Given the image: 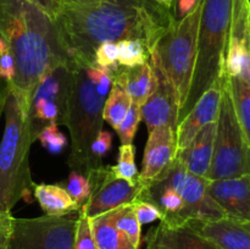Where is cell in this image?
Returning a JSON list of instances; mask_svg holds the SVG:
<instances>
[{"label":"cell","instance_id":"35","mask_svg":"<svg viewBox=\"0 0 250 249\" xmlns=\"http://www.w3.org/2000/svg\"><path fill=\"white\" fill-rule=\"evenodd\" d=\"M14 216L11 211H0V249H9Z\"/></svg>","mask_w":250,"mask_h":249},{"label":"cell","instance_id":"34","mask_svg":"<svg viewBox=\"0 0 250 249\" xmlns=\"http://www.w3.org/2000/svg\"><path fill=\"white\" fill-rule=\"evenodd\" d=\"M112 146V133L109 131H104L102 129L98 137L95 138V141L93 142L92 148H90V153H92L93 160L97 164L98 166L103 165L102 160L104 156H106L109 154V151L111 150Z\"/></svg>","mask_w":250,"mask_h":249},{"label":"cell","instance_id":"6","mask_svg":"<svg viewBox=\"0 0 250 249\" xmlns=\"http://www.w3.org/2000/svg\"><path fill=\"white\" fill-rule=\"evenodd\" d=\"M202 7L203 0L187 16L178 21L175 20L154 49L156 58L177 92L180 109L187 99L194 71Z\"/></svg>","mask_w":250,"mask_h":249},{"label":"cell","instance_id":"21","mask_svg":"<svg viewBox=\"0 0 250 249\" xmlns=\"http://www.w3.org/2000/svg\"><path fill=\"white\" fill-rule=\"evenodd\" d=\"M155 229L160 241L170 249H219L215 244L187 226L170 228L159 224Z\"/></svg>","mask_w":250,"mask_h":249},{"label":"cell","instance_id":"14","mask_svg":"<svg viewBox=\"0 0 250 249\" xmlns=\"http://www.w3.org/2000/svg\"><path fill=\"white\" fill-rule=\"evenodd\" d=\"M73 66L61 63L43 76L32 94L29 109L44 104H53L59 109L65 126L68 104L73 89Z\"/></svg>","mask_w":250,"mask_h":249},{"label":"cell","instance_id":"32","mask_svg":"<svg viewBox=\"0 0 250 249\" xmlns=\"http://www.w3.org/2000/svg\"><path fill=\"white\" fill-rule=\"evenodd\" d=\"M85 70H87L88 76H89L90 80L93 81V83L95 84L97 89L99 90L102 94L107 97L110 90H111L112 84H114L112 71L109 70V68L100 67V66L94 65V63H92L90 66H87Z\"/></svg>","mask_w":250,"mask_h":249},{"label":"cell","instance_id":"16","mask_svg":"<svg viewBox=\"0 0 250 249\" xmlns=\"http://www.w3.org/2000/svg\"><path fill=\"white\" fill-rule=\"evenodd\" d=\"M185 226L207 238L219 249H250V224L224 217L215 221L192 220Z\"/></svg>","mask_w":250,"mask_h":249},{"label":"cell","instance_id":"42","mask_svg":"<svg viewBox=\"0 0 250 249\" xmlns=\"http://www.w3.org/2000/svg\"><path fill=\"white\" fill-rule=\"evenodd\" d=\"M247 32H248V45H249V51H250V7L248 11V26H247Z\"/></svg>","mask_w":250,"mask_h":249},{"label":"cell","instance_id":"18","mask_svg":"<svg viewBox=\"0 0 250 249\" xmlns=\"http://www.w3.org/2000/svg\"><path fill=\"white\" fill-rule=\"evenodd\" d=\"M112 77L115 83H119L126 89L132 103L139 106H142L148 99L155 82L150 61L133 67L119 66L117 70L112 72Z\"/></svg>","mask_w":250,"mask_h":249},{"label":"cell","instance_id":"11","mask_svg":"<svg viewBox=\"0 0 250 249\" xmlns=\"http://www.w3.org/2000/svg\"><path fill=\"white\" fill-rule=\"evenodd\" d=\"M150 65L154 72V88L150 95L141 106L142 120H144L148 132L160 126L177 128L180 100L172 82L164 71L155 53L150 54Z\"/></svg>","mask_w":250,"mask_h":249},{"label":"cell","instance_id":"8","mask_svg":"<svg viewBox=\"0 0 250 249\" xmlns=\"http://www.w3.org/2000/svg\"><path fill=\"white\" fill-rule=\"evenodd\" d=\"M77 217H14L9 249H73Z\"/></svg>","mask_w":250,"mask_h":249},{"label":"cell","instance_id":"26","mask_svg":"<svg viewBox=\"0 0 250 249\" xmlns=\"http://www.w3.org/2000/svg\"><path fill=\"white\" fill-rule=\"evenodd\" d=\"M134 155H136V149L133 144H121L119 148L117 164L110 166L116 177L128 182H136L138 177V168L134 161Z\"/></svg>","mask_w":250,"mask_h":249},{"label":"cell","instance_id":"17","mask_svg":"<svg viewBox=\"0 0 250 249\" xmlns=\"http://www.w3.org/2000/svg\"><path fill=\"white\" fill-rule=\"evenodd\" d=\"M216 122L208 124L200 129L193 141L176 153V160L193 175L208 178L214 155Z\"/></svg>","mask_w":250,"mask_h":249},{"label":"cell","instance_id":"31","mask_svg":"<svg viewBox=\"0 0 250 249\" xmlns=\"http://www.w3.org/2000/svg\"><path fill=\"white\" fill-rule=\"evenodd\" d=\"M73 249H98L94 238H93L92 229H90L89 219L85 216L82 210L78 211Z\"/></svg>","mask_w":250,"mask_h":249},{"label":"cell","instance_id":"12","mask_svg":"<svg viewBox=\"0 0 250 249\" xmlns=\"http://www.w3.org/2000/svg\"><path fill=\"white\" fill-rule=\"evenodd\" d=\"M208 192L227 219L250 224V173L210 181Z\"/></svg>","mask_w":250,"mask_h":249},{"label":"cell","instance_id":"28","mask_svg":"<svg viewBox=\"0 0 250 249\" xmlns=\"http://www.w3.org/2000/svg\"><path fill=\"white\" fill-rule=\"evenodd\" d=\"M65 189L67 190V193L70 194V197L72 198V200L76 203V205H77L80 210L88 202L90 193H92L90 183L87 176L73 170L68 175L67 182L65 185Z\"/></svg>","mask_w":250,"mask_h":249},{"label":"cell","instance_id":"40","mask_svg":"<svg viewBox=\"0 0 250 249\" xmlns=\"http://www.w3.org/2000/svg\"><path fill=\"white\" fill-rule=\"evenodd\" d=\"M98 1V0H60L61 6L63 5H81V4H89V2Z\"/></svg>","mask_w":250,"mask_h":249},{"label":"cell","instance_id":"43","mask_svg":"<svg viewBox=\"0 0 250 249\" xmlns=\"http://www.w3.org/2000/svg\"><path fill=\"white\" fill-rule=\"evenodd\" d=\"M247 83H248L249 84V88H250V71H249V73H248V76H247Z\"/></svg>","mask_w":250,"mask_h":249},{"label":"cell","instance_id":"3","mask_svg":"<svg viewBox=\"0 0 250 249\" xmlns=\"http://www.w3.org/2000/svg\"><path fill=\"white\" fill-rule=\"evenodd\" d=\"M5 127L0 142V211H11L21 199L32 202L34 183L29 149L37 139L29 102L9 85L4 105Z\"/></svg>","mask_w":250,"mask_h":249},{"label":"cell","instance_id":"2","mask_svg":"<svg viewBox=\"0 0 250 249\" xmlns=\"http://www.w3.org/2000/svg\"><path fill=\"white\" fill-rule=\"evenodd\" d=\"M0 36L15 61L10 87L29 103L45 73L70 63L55 20L31 0H0Z\"/></svg>","mask_w":250,"mask_h":249},{"label":"cell","instance_id":"38","mask_svg":"<svg viewBox=\"0 0 250 249\" xmlns=\"http://www.w3.org/2000/svg\"><path fill=\"white\" fill-rule=\"evenodd\" d=\"M146 249H170L166 244H164L163 242L160 241L158 233H156L155 227L148 232V234L146 236Z\"/></svg>","mask_w":250,"mask_h":249},{"label":"cell","instance_id":"1","mask_svg":"<svg viewBox=\"0 0 250 249\" xmlns=\"http://www.w3.org/2000/svg\"><path fill=\"white\" fill-rule=\"evenodd\" d=\"M54 20L71 65L87 67L107 42L141 41L151 54L175 16L155 0H98L63 5Z\"/></svg>","mask_w":250,"mask_h":249},{"label":"cell","instance_id":"4","mask_svg":"<svg viewBox=\"0 0 250 249\" xmlns=\"http://www.w3.org/2000/svg\"><path fill=\"white\" fill-rule=\"evenodd\" d=\"M233 0H203L197 56L189 92L178 111L177 124L216 81L226 76Z\"/></svg>","mask_w":250,"mask_h":249},{"label":"cell","instance_id":"13","mask_svg":"<svg viewBox=\"0 0 250 249\" xmlns=\"http://www.w3.org/2000/svg\"><path fill=\"white\" fill-rule=\"evenodd\" d=\"M225 78L226 76L216 81L195 103L194 107L190 110L189 114L177 124V128H176L177 151L185 149L205 124L217 121Z\"/></svg>","mask_w":250,"mask_h":249},{"label":"cell","instance_id":"39","mask_svg":"<svg viewBox=\"0 0 250 249\" xmlns=\"http://www.w3.org/2000/svg\"><path fill=\"white\" fill-rule=\"evenodd\" d=\"M7 90H9V84L5 83L4 81L0 78V116H1L2 111H4L5 100H6Z\"/></svg>","mask_w":250,"mask_h":249},{"label":"cell","instance_id":"19","mask_svg":"<svg viewBox=\"0 0 250 249\" xmlns=\"http://www.w3.org/2000/svg\"><path fill=\"white\" fill-rule=\"evenodd\" d=\"M115 210V209H114ZM114 210L89 219L90 229L98 249H138L116 227Z\"/></svg>","mask_w":250,"mask_h":249},{"label":"cell","instance_id":"24","mask_svg":"<svg viewBox=\"0 0 250 249\" xmlns=\"http://www.w3.org/2000/svg\"><path fill=\"white\" fill-rule=\"evenodd\" d=\"M114 220L117 228L131 239L132 243L139 248L142 242V231L137 215L132 204L124 205L114 210Z\"/></svg>","mask_w":250,"mask_h":249},{"label":"cell","instance_id":"29","mask_svg":"<svg viewBox=\"0 0 250 249\" xmlns=\"http://www.w3.org/2000/svg\"><path fill=\"white\" fill-rule=\"evenodd\" d=\"M142 120V111L141 106L132 103L131 107H129L128 112H127L126 117L124 121L120 124L115 131L119 134V138L121 141V144H132L133 142L136 132L138 129L139 122Z\"/></svg>","mask_w":250,"mask_h":249},{"label":"cell","instance_id":"9","mask_svg":"<svg viewBox=\"0 0 250 249\" xmlns=\"http://www.w3.org/2000/svg\"><path fill=\"white\" fill-rule=\"evenodd\" d=\"M155 180L172 187L182 198L185 203V209L181 216L182 226L192 220L215 221L226 217L224 210L208 192L210 181L188 172L176 159Z\"/></svg>","mask_w":250,"mask_h":249},{"label":"cell","instance_id":"10","mask_svg":"<svg viewBox=\"0 0 250 249\" xmlns=\"http://www.w3.org/2000/svg\"><path fill=\"white\" fill-rule=\"evenodd\" d=\"M85 176L89 180L92 193L81 210L88 219L132 204L144 188V183L138 177L136 182L116 177L110 166L100 165Z\"/></svg>","mask_w":250,"mask_h":249},{"label":"cell","instance_id":"25","mask_svg":"<svg viewBox=\"0 0 250 249\" xmlns=\"http://www.w3.org/2000/svg\"><path fill=\"white\" fill-rule=\"evenodd\" d=\"M116 44L119 48L117 62L120 66L133 67L144 65L150 59V51L141 41H120Z\"/></svg>","mask_w":250,"mask_h":249},{"label":"cell","instance_id":"20","mask_svg":"<svg viewBox=\"0 0 250 249\" xmlns=\"http://www.w3.org/2000/svg\"><path fill=\"white\" fill-rule=\"evenodd\" d=\"M33 195L42 210L49 216H66L80 211L65 187L60 185H34Z\"/></svg>","mask_w":250,"mask_h":249},{"label":"cell","instance_id":"30","mask_svg":"<svg viewBox=\"0 0 250 249\" xmlns=\"http://www.w3.org/2000/svg\"><path fill=\"white\" fill-rule=\"evenodd\" d=\"M117 58H119V48H117L116 43L112 42H107V43H103L95 49L94 51V60L93 63L100 67L109 68L114 72L119 67V62H117Z\"/></svg>","mask_w":250,"mask_h":249},{"label":"cell","instance_id":"41","mask_svg":"<svg viewBox=\"0 0 250 249\" xmlns=\"http://www.w3.org/2000/svg\"><path fill=\"white\" fill-rule=\"evenodd\" d=\"M158 4L163 5V6L167 7V9L173 10L175 9V4H176V0H155Z\"/></svg>","mask_w":250,"mask_h":249},{"label":"cell","instance_id":"15","mask_svg":"<svg viewBox=\"0 0 250 249\" xmlns=\"http://www.w3.org/2000/svg\"><path fill=\"white\" fill-rule=\"evenodd\" d=\"M176 151V128L160 126L149 132L139 180L148 183L158 178L175 160Z\"/></svg>","mask_w":250,"mask_h":249},{"label":"cell","instance_id":"5","mask_svg":"<svg viewBox=\"0 0 250 249\" xmlns=\"http://www.w3.org/2000/svg\"><path fill=\"white\" fill-rule=\"evenodd\" d=\"M73 89L65 122L71 136L67 164L71 170L87 175L98 167L90 148L103 129L106 95L97 89L83 66H73Z\"/></svg>","mask_w":250,"mask_h":249},{"label":"cell","instance_id":"22","mask_svg":"<svg viewBox=\"0 0 250 249\" xmlns=\"http://www.w3.org/2000/svg\"><path fill=\"white\" fill-rule=\"evenodd\" d=\"M237 119L242 127L250 148V88L244 78L238 76H227Z\"/></svg>","mask_w":250,"mask_h":249},{"label":"cell","instance_id":"23","mask_svg":"<svg viewBox=\"0 0 250 249\" xmlns=\"http://www.w3.org/2000/svg\"><path fill=\"white\" fill-rule=\"evenodd\" d=\"M131 105V97L126 92V89L119 83L114 82L104 105V112H103L104 121H106L112 128L116 129L126 117Z\"/></svg>","mask_w":250,"mask_h":249},{"label":"cell","instance_id":"27","mask_svg":"<svg viewBox=\"0 0 250 249\" xmlns=\"http://www.w3.org/2000/svg\"><path fill=\"white\" fill-rule=\"evenodd\" d=\"M37 139L41 142L42 146L48 153L54 154V155L62 153V150L67 145V138L59 129V126L55 122H49L48 124L42 127L41 131L38 132Z\"/></svg>","mask_w":250,"mask_h":249},{"label":"cell","instance_id":"36","mask_svg":"<svg viewBox=\"0 0 250 249\" xmlns=\"http://www.w3.org/2000/svg\"><path fill=\"white\" fill-rule=\"evenodd\" d=\"M200 2L202 0H176L175 9H173V16L176 21L182 20L183 17L190 14Z\"/></svg>","mask_w":250,"mask_h":249},{"label":"cell","instance_id":"33","mask_svg":"<svg viewBox=\"0 0 250 249\" xmlns=\"http://www.w3.org/2000/svg\"><path fill=\"white\" fill-rule=\"evenodd\" d=\"M134 212L137 215L139 224L146 225L150 222L156 221V220H161L163 215H161L160 210L150 202H146L143 199H136L132 203Z\"/></svg>","mask_w":250,"mask_h":249},{"label":"cell","instance_id":"7","mask_svg":"<svg viewBox=\"0 0 250 249\" xmlns=\"http://www.w3.org/2000/svg\"><path fill=\"white\" fill-rule=\"evenodd\" d=\"M247 173H250V148L237 119L226 75L216 121L214 155L208 180H221Z\"/></svg>","mask_w":250,"mask_h":249},{"label":"cell","instance_id":"37","mask_svg":"<svg viewBox=\"0 0 250 249\" xmlns=\"http://www.w3.org/2000/svg\"><path fill=\"white\" fill-rule=\"evenodd\" d=\"M34 4L38 5L39 7L44 10L46 14L50 15L53 19H55V16L58 15V12L61 9V2L60 0H31Z\"/></svg>","mask_w":250,"mask_h":249}]
</instances>
